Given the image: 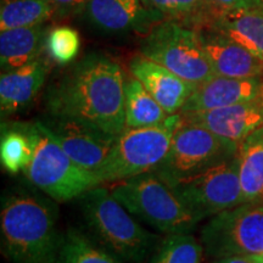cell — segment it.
<instances>
[{
	"label": "cell",
	"mask_w": 263,
	"mask_h": 263,
	"mask_svg": "<svg viewBox=\"0 0 263 263\" xmlns=\"http://www.w3.org/2000/svg\"><path fill=\"white\" fill-rule=\"evenodd\" d=\"M33 156V140L26 122L2 123L0 161L6 172H24Z\"/></svg>",
	"instance_id": "obj_22"
},
{
	"label": "cell",
	"mask_w": 263,
	"mask_h": 263,
	"mask_svg": "<svg viewBox=\"0 0 263 263\" xmlns=\"http://www.w3.org/2000/svg\"><path fill=\"white\" fill-rule=\"evenodd\" d=\"M49 29L44 24L0 32L2 71H10L43 57Z\"/></svg>",
	"instance_id": "obj_19"
},
{
	"label": "cell",
	"mask_w": 263,
	"mask_h": 263,
	"mask_svg": "<svg viewBox=\"0 0 263 263\" xmlns=\"http://www.w3.org/2000/svg\"><path fill=\"white\" fill-rule=\"evenodd\" d=\"M170 115L157 103L137 78L126 77L124 82V117L126 128L156 126Z\"/></svg>",
	"instance_id": "obj_21"
},
{
	"label": "cell",
	"mask_w": 263,
	"mask_h": 263,
	"mask_svg": "<svg viewBox=\"0 0 263 263\" xmlns=\"http://www.w3.org/2000/svg\"><path fill=\"white\" fill-rule=\"evenodd\" d=\"M203 24L242 45L263 61V9H217Z\"/></svg>",
	"instance_id": "obj_18"
},
{
	"label": "cell",
	"mask_w": 263,
	"mask_h": 263,
	"mask_svg": "<svg viewBox=\"0 0 263 263\" xmlns=\"http://www.w3.org/2000/svg\"><path fill=\"white\" fill-rule=\"evenodd\" d=\"M263 98V77L228 78L215 76L199 84L180 111L182 116Z\"/></svg>",
	"instance_id": "obj_16"
},
{
	"label": "cell",
	"mask_w": 263,
	"mask_h": 263,
	"mask_svg": "<svg viewBox=\"0 0 263 263\" xmlns=\"http://www.w3.org/2000/svg\"><path fill=\"white\" fill-rule=\"evenodd\" d=\"M26 127L33 140V156L24 173L54 201H70L103 184L97 174L82 168L67 156L43 121L26 122Z\"/></svg>",
	"instance_id": "obj_4"
},
{
	"label": "cell",
	"mask_w": 263,
	"mask_h": 263,
	"mask_svg": "<svg viewBox=\"0 0 263 263\" xmlns=\"http://www.w3.org/2000/svg\"><path fill=\"white\" fill-rule=\"evenodd\" d=\"M140 54L183 80L199 85L215 77L196 29L176 20H163L143 35Z\"/></svg>",
	"instance_id": "obj_8"
},
{
	"label": "cell",
	"mask_w": 263,
	"mask_h": 263,
	"mask_svg": "<svg viewBox=\"0 0 263 263\" xmlns=\"http://www.w3.org/2000/svg\"><path fill=\"white\" fill-rule=\"evenodd\" d=\"M58 263H126L103 248H99L77 230L64 235Z\"/></svg>",
	"instance_id": "obj_25"
},
{
	"label": "cell",
	"mask_w": 263,
	"mask_h": 263,
	"mask_svg": "<svg viewBox=\"0 0 263 263\" xmlns=\"http://www.w3.org/2000/svg\"><path fill=\"white\" fill-rule=\"evenodd\" d=\"M49 0H3L0 6V32L43 25L54 16Z\"/></svg>",
	"instance_id": "obj_23"
},
{
	"label": "cell",
	"mask_w": 263,
	"mask_h": 263,
	"mask_svg": "<svg viewBox=\"0 0 263 263\" xmlns=\"http://www.w3.org/2000/svg\"><path fill=\"white\" fill-rule=\"evenodd\" d=\"M59 16H70L84 11L89 0H49Z\"/></svg>",
	"instance_id": "obj_28"
},
{
	"label": "cell",
	"mask_w": 263,
	"mask_h": 263,
	"mask_svg": "<svg viewBox=\"0 0 263 263\" xmlns=\"http://www.w3.org/2000/svg\"><path fill=\"white\" fill-rule=\"evenodd\" d=\"M171 188L197 222L244 203L236 156Z\"/></svg>",
	"instance_id": "obj_10"
},
{
	"label": "cell",
	"mask_w": 263,
	"mask_h": 263,
	"mask_svg": "<svg viewBox=\"0 0 263 263\" xmlns=\"http://www.w3.org/2000/svg\"><path fill=\"white\" fill-rule=\"evenodd\" d=\"M128 67L168 115L179 114L197 87L141 54L134 55Z\"/></svg>",
	"instance_id": "obj_15"
},
{
	"label": "cell",
	"mask_w": 263,
	"mask_h": 263,
	"mask_svg": "<svg viewBox=\"0 0 263 263\" xmlns=\"http://www.w3.org/2000/svg\"><path fill=\"white\" fill-rule=\"evenodd\" d=\"M85 226L101 248L126 263H141L156 242V235L141 227L112 195L98 185L81 197Z\"/></svg>",
	"instance_id": "obj_3"
},
{
	"label": "cell",
	"mask_w": 263,
	"mask_h": 263,
	"mask_svg": "<svg viewBox=\"0 0 263 263\" xmlns=\"http://www.w3.org/2000/svg\"><path fill=\"white\" fill-rule=\"evenodd\" d=\"M89 24L107 34H146L163 21L145 0H89L84 10Z\"/></svg>",
	"instance_id": "obj_12"
},
{
	"label": "cell",
	"mask_w": 263,
	"mask_h": 263,
	"mask_svg": "<svg viewBox=\"0 0 263 263\" xmlns=\"http://www.w3.org/2000/svg\"><path fill=\"white\" fill-rule=\"evenodd\" d=\"M111 193L132 216L163 234L190 233L199 223L174 190L154 172L115 183Z\"/></svg>",
	"instance_id": "obj_5"
},
{
	"label": "cell",
	"mask_w": 263,
	"mask_h": 263,
	"mask_svg": "<svg viewBox=\"0 0 263 263\" xmlns=\"http://www.w3.org/2000/svg\"><path fill=\"white\" fill-rule=\"evenodd\" d=\"M43 123L74 163L95 174L117 140L103 132L66 118L49 116Z\"/></svg>",
	"instance_id": "obj_11"
},
{
	"label": "cell",
	"mask_w": 263,
	"mask_h": 263,
	"mask_svg": "<svg viewBox=\"0 0 263 263\" xmlns=\"http://www.w3.org/2000/svg\"><path fill=\"white\" fill-rule=\"evenodd\" d=\"M50 61L41 57L29 64L3 71L0 77V111L4 121L25 110L37 98L50 73Z\"/></svg>",
	"instance_id": "obj_17"
},
{
	"label": "cell",
	"mask_w": 263,
	"mask_h": 263,
	"mask_svg": "<svg viewBox=\"0 0 263 263\" xmlns=\"http://www.w3.org/2000/svg\"><path fill=\"white\" fill-rule=\"evenodd\" d=\"M81 49V38L77 31L68 26L50 29L47 37L49 57L59 65H68L77 58Z\"/></svg>",
	"instance_id": "obj_27"
},
{
	"label": "cell",
	"mask_w": 263,
	"mask_h": 263,
	"mask_svg": "<svg viewBox=\"0 0 263 263\" xmlns=\"http://www.w3.org/2000/svg\"><path fill=\"white\" fill-rule=\"evenodd\" d=\"M215 263H255L251 257H242V256H233L216 259Z\"/></svg>",
	"instance_id": "obj_30"
},
{
	"label": "cell",
	"mask_w": 263,
	"mask_h": 263,
	"mask_svg": "<svg viewBox=\"0 0 263 263\" xmlns=\"http://www.w3.org/2000/svg\"><path fill=\"white\" fill-rule=\"evenodd\" d=\"M164 20H176L192 27L203 24L217 10L210 0H145Z\"/></svg>",
	"instance_id": "obj_24"
},
{
	"label": "cell",
	"mask_w": 263,
	"mask_h": 263,
	"mask_svg": "<svg viewBox=\"0 0 263 263\" xmlns=\"http://www.w3.org/2000/svg\"><path fill=\"white\" fill-rule=\"evenodd\" d=\"M202 254V244L190 233H176L162 240L153 263H201Z\"/></svg>",
	"instance_id": "obj_26"
},
{
	"label": "cell",
	"mask_w": 263,
	"mask_h": 263,
	"mask_svg": "<svg viewBox=\"0 0 263 263\" xmlns=\"http://www.w3.org/2000/svg\"><path fill=\"white\" fill-rule=\"evenodd\" d=\"M197 35L216 76L228 78L263 77V61L248 49L209 25H199Z\"/></svg>",
	"instance_id": "obj_13"
},
{
	"label": "cell",
	"mask_w": 263,
	"mask_h": 263,
	"mask_svg": "<svg viewBox=\"0 0 263 263\" xmlns=\"http://www.w3.org/2000/svg\"><path fill=\"white\" fill-rule=\"evenodd\" d=\"M236 157L244 203H263V126L241 141Z\"/></svg>",
	"instance_id": "obj_20"
},
{
	"label": "cell",
	"mask_w": 263,
	"mask_h": 263,
	"mask_svg": "<svg viewBox=\"0 0 263 263\" xmlns=\"http://www.w3.org/2000/svg\"><path fill=\"white\" fill-rule=\"evenodd\" d=\"M54 200L18 190L3 199V252L12 263H58L64 235Z\"/></svg>",
	"instance_id": "obj_2"
},
{
	"label": "cell",
	"mask_w": 263,
	"mask_h": 263,
	"mask_svg": "<svg viewBox=\"0 0 263 263\" xmlns=\"http://www.w3.org/2000/svg\"><path fill=\"white\" fill-rule=\"evenodd\" d=\"M180 122V114H174L156 126L126 128L98 171L97 176L100 182L117 183L139 174L154 172L168 153Z\"/></svg>",
	"instance_id": "obj_6"
},
{
	"label": "cell",
	"mask_w": 263,
	"mask_h": 263,
	"mask_svg": "<svg viewBox=\"0 0 263 263\" xmlns=\"http://www.w3.org/2000/svg\"><path fill=\"white\" fill-rule=\"evenodd\" d=\"M239 145L205 127L182 121L170 150L154 171L170 186L195 177L238 155Z\"/></svg>",
	"instance_id": "obj_7"
},
{
	"label": "cell",
	"mask_w": 263,
	"mask_h": 263,
	"mask_svg": "<svg viewBox=\"0 0 263 263\" xmlns=\"http://www.w3.org/2000/svg\"><path fill=\"white\" fill-rule=\"evenodd\" d=\"M251 258L254 259L255 263H263V255H261V256H252Z\"/></svg>",
	"instance_id": "obj_31"
},
{
	"label": "cell",
	"mask_w": 263,
	"mask_h": 263,
	"mask_svg": "<svg viewBox=\"0 0 263 263\" xmlns=\"http://www.w3.org/2000/svg\"><path fill=\"white\" fill-rule=\"evenodd\" d=\"M182 121L205 127L223 139L240 145L250 134L263 126V98L185 115L182 116Z\"/></svg>",
	"instance_id": "obj_14"
},
{
	"label": "cell",
	"mask_w": 263,
	"mask_h": 263,
	"mask_svg": "<svg viewBox=\"0 0 263 263\" xmlns=\"http://www.w3.org/2000/svg\"><path fill=\"white\" fill-rule=\"evenodd\" d=\"M218 10L263 9V0H210Z\"/></svg>",
	"instance_id": "obj_29"
},
{
	"label": "cell",
	"mask_w": 263,
	"mask_h": 263,
	"mask_svg": "<svg viewBox=\"0 0 263 263\" xmlns=\"http://www.w3.org/2000/svg\"><path fill=\"white\" fill-rule=\"evenodd\" d=\"M201 244L216 259L263 255V203H242L211 217L201 230Z\"/></svg>",
	"instance_id": "obj_9"
},
{
	"label": "cell",
	"mask_w": 263,
	"mask_h": 263,
	"mask_svg": "<svg viewBox=\"0 0 263 263\" xmlns=\"http://www.w3.org/2000/svg\"><path fill=\"white\" fill-rule=\"evenodd\" d=\"M124 82L116 60L103 52L87 54L48 87L49 116L76 121L117 139L126 129Z\"/></svg>",
	"instance_id": "obj_1"
}]
</instances>
